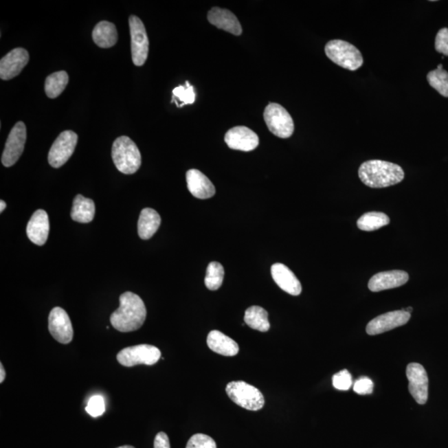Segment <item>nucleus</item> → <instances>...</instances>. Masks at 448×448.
<instances>
[{
	"label": "nucleus",
	"instance_id": "obj_1",
	"mask_svg": "<svg viewBox=\"0 0 448 448\" xmlns=\"http://www.w3.org/2000/svg\"><path fill=\"white\" fill-rule=\"evenodd\" d=\"M146 307L138 295L126 291L120 297V306L111 315L112 326L120 332L137 331L146 318Z\"/></svg>",
	"mask_w": 448,
	"mask_h": 448
},
{
	"label": "nucleus",
	"instance_id": "obj_2",
	"mask_svg": "<svg viewBox=\"0 0 448 448\" xmlns=\"http://www.w3.org/2000/svg\"><path fill=\"white\" fill-rule=\"evenodd\" d=\"M359 176L366 186L379 189L403 181L405 171L396 164L374 159L362 164L359 169Z\"/></svg>",
	"mask_w": 448,
	"mask_h": 448
},
{
	"label": "nucleus",
	"instance_id": "obj_3",
	"mask_svg": "<svg viewBox=\"0 0 448 448\" xmlns=\"http://www.w3.org/2000/svg\"><path fill=\"white\" fill-rule=\"evenodd\" d=\"M111 157L117 169L125 175L135 174L142 166L141 152L135 143L126 135L114 142Z\"/></svg>",
	"mask_w": 448,
	"mask_h": 448
},
{
	"label": "nucleus",
	"instance_id": "obj_4",
	"mask_svg": "<svg viewBox=\"0 0 448 448\" xmlns=\"http://www.w3.org/2000/svg\"><path fill=\"white\" fill-rule=\"evenodd\" d=\"M326 54L332 62L343 69L356 71L363 63V56L351 43L335 39L328 42L325 47Z\"/></svg>",
	"mask_w": 448,
	"mask_h": 448
},
{
	"label": "nucleus",
	"instance_id": "obj_5",
	"mask_svg": "<svg viewBox=\"0 0 448 448\" xmlns=\"http://www.w3.org/2000/svg\"><path fill=\"white\" fill-rule=\"evenodd\" d=\"M226 392L232 401L247 410L258 411L265 403L261 391L246 382H231L227 385Z\"/></svg>",
	"mask_w": 448,
	"mask_h": 448
},
{
	"label": "nucleus",
	"instance_id": "obj_6",
	"mask_svg": "<svg viewBox=\"0 0 448 448\" xmlns=\"http://www.w3.org/2000/svg\"><path fill=\"white\" fill-rule=\"evenodd\" d=\"M263 117L268 129L276 137L287 139L293 135V119L282 106L278 103H270L264 111Z\"/></svg>",
	"mask_w": 448,
	"mask_h": 448
},
{
	"label": "nucleus",
	"instance_id": "obj_7",
	"mask_svg": "<svg viewBox=\"0 0 448 448\" xmlns=\"http://www.w3.org/2000/svg\"><path fill=\"white\" fill-rule=\"evenodd\" d=\"M161 357L157 347L150 345H138L125 348L119 352L117 359L122 366L133 367L138 365L153 366Z\"/></svg>",
	"mask_w": 448,
	"mask_h": 448
},
{
	"label": "nucleus",
	"instance_id": "obj_8",
	"mask_svg": "<svg viewBox=\"0 0 448 448\" xmlns=\"http://www.w3.org/2000/svg\"><path fill=\"white\" fill-rule=\"evenodd\" d=\"M131 38V57L135 66L141 67L146 62L149 54V39L145 25L137 16L129 18Z\"/></svg>",
	"mask_w": 448,
	"mask_h": 448
},
{
	"label": "nucleus",
	"instance_id": "obj_9",
	"mask_svg": "<svg viewBox=\"0 0 448 448\" xmlns=\"http://www.w3.org/2000/svg\"><path fill=\"white\" fill-rule=\"evenodd\" d=\"M78 135L73 131L62 132L56 139L49 153V162L54 168L65 165L77 146Z\"/></svg>",
	"mask_w": 448,
	"mask_h": 448
},
{
	"label": "nucleus",
	"instance_id": "obj_10",
	"mask_svg": "<svg viewBox=\"0 0 448 448\" xmlns=\"http://www.w3.org/2000/svg\"><path fill=\"white\" fill-rule=\"evenodd\" d=\"M27 139L25 124L19 122L15 124L8 137L2 155V164L5 167L13 166L19 161L25 150Z\"/></svg>",
	"mask_w": 448,
	"mask_h": 448
},
{
	"label": "nucleus",
	"instance_id": "obj_11",
	"mask_svg": "<svg viewBox=\"0 0 448 448\" xmlns=\"http://www.w3.org/2000/svg\"><path fill=\"white\" fill-rule=\"evenodd\" d=\"M406 375L410 394L418 405H425L429 399V376L425 369L420 363H410L407 366Z\"/></svg>",
	"mask_w": 448,
	"mask_h": 448
},
{
	"label": "nucleus",
	"instance_id": "obj_12",
	"mask_svg": "<svg viewBox=\"0 0 448 448\" xmlns=\"http://www.w3.org/2000/svg\"><path fill=\"white\" fill-rule=\"evenodd\" d=\"M50 334L59 343H70L74 338V328L69 315L61 307H55L49 317Z\"/></svg>",
	"mask_w": 448,
	"mask_h": 448
},
{
	"label": "nucleus",
	"instance_id": "obj_13",
	"mask_svg": "<svg viewBox=\"0 0 448 448\" xmlns=\"http://www.w3.org/2000/svg\"><path fill=\"white\" fill-rule=\"evenodd\" d=\"M411 314L405 311H394L379 315L372 320L366 326L368 335H376L405 326L409 322Z\"/></svg>",
	"mask_w": 448,
	"mask_h": 448
},
{
	"label": "nucleus",
	"instance_id": "obj_14",
	"mask_svg": "<svg viewBox=\"0 0 448 448\" xmlns=\"http://www.w3.org/2000/svg\"><path fill=\"white\" fill-rule=\"evenodd\" d=\"M30 61V54L22 47L13 49L0 61V78L10 80L21 73Z\"/></svg>",
	"mask_w": 448,
	"mask_h": 448
},
{
	"label": "nucleus",
	"instance_id": "obj_15",
	"mask_svg": "<svg viewBox=\"0 0 448 448\" xmlns=\"http://www.w3.org/2000/svg\"><path fill=\"white\" fill-rule=\"evenodd\" d=\"M225 142L231 149L251 151L259 145L258 135L246 126L232 128L225 135Z\"/></svg>",
	"mask_w": 448,
	"mask_h": 448
},
{
	"label": "nucleus",
	"instance_id": "obj_16",
	"mask_svg": "<svg viewBox=\"0 0 448 448\" xmlns=\"http://www.w3.org/2000/svg\"><path fill=\"white\" fill-rule=\"evenodd\" d=\"M409 279L410 276L406 271L399 270L383 271L371 278L369 282V289L373 293L393 289L405 285Z\"/></svg>",
	"mask_w": 448,
	"mask_h": 448
},
{
	"label": "nucleus",
	"instance_id": "obj_17",
	"mask_svg": "<svg viewBox=\"0 0 448 448\" xmlns=\"http://www.w3.org/2000/svg\"><path fill=\"white\" fill-rule=\"evenodd\" d=\"M49 215L43 210L36 211L27 223V238L36 245L43 246L49 238Z\"/></svg>",
	"mask_w": 448,
	"mask_h": 448
},
{
	"label": "nucleus",
	"instance_id": "obj_18",
	"mask_svg": "<svg viewBox=\"0 0 448 448\" xmlns=\"http://www.w3.org/2000/svg\"><path fill=\"white\" fill-rule=\"evenodd\" d=\"M186 181L188 189L195 198L207 199L213 197L216 193L213 183L201 171L195 169L188 170Z\"/></svg>",
	"mask_w": 448,
	"mask_h": 448
},
{
	"label": "nucleus",
	"instance_id": "obj_19",
	"mask_svg": "<svg viewBox=\"0 0 448 448\" xmlns=\"http://www.w3.org/2000/svg\"><path fill=\"white\" fill-rule=\"evenodd\" d=\"M271 276L277 285L288 294L299 295L302 293V284L289 268L282 263H275L271 267Z\"/></svg>",
	"mask_w": 448,
	"mask_h": 448
},
{
	"label": "nucleus",
	"instance_id": "obj_20",
	"mask_svg": "<svg viewBox=\"0 0 448 448\" xmlns=\"http://www.w3.org/2000/svg\"><path fill=\"white\" fill-rule=\"evenodd\" d=\"M208 19L211 25L220 30L237 36L242 34V26L238 18L229 10L220 9L218 7L213 8L208 14Z\"/></svg>",
	"mask_w": 448,
	"mask_h": 448
},
{
	"label": "nucleus",
	"instance_id": "obj_21",
	"mask_svg": "<svg viewBox=\"0 0 448 448\" xmlns=\"http://www.w3.org/2000/svg\"><path fill=\"white\" fill-rule=\"evenodd\" d=\"M208 346L215 353L223 356H234L238 354L237 342L219 331H212L207 338Z\"/></svg>",
	"mask_w": 448,
	"mask_h": 448
},
{
	"label": "nucleus",
	"instance_id": "obj_22",
	"mask_svg": "<svg viewBox=\"0 0 448 448\" xmlns=\"http://www.w3.org/2000/svg\"><path fill=\"white\" fill-rule=\"evenodd\" d=\"M161 216L154 210L146 208L142 211L138 220V234L144 240L150 239L161 225Z\"/></svg>",
	"mask_w": 448,
	"mask_h": 448
},
{
	"label": "nucleus",
	"instance_id": "obj_23",
	"mask_svg": "<svg viewBox=\"0 0 448 448\" xmlns=\"http://www.w3.org/2000/svg\"><path fill=\"white\" fill-rule=\"evenodd\" d=\"M93 41L102 49H109L117 43L118 34L114 23L102 21L95 26L93 31Z\"/></svg>",
	"mask_w": 448,
	"mask_h": 448
},
{
	"label": "nucleus",
	"instance_id": "obj_24",
	"mask_svg": "<svg viewBox=\"0 0 448 448\" xmlns=\"http://www.w3.org/2000/svg\"><path fill=\"white\" fill-rule=\"evenodd\" d=\"M95 212L96 208L93 199L83 197L81 194L76 196L71 211V217L74 221L82 223H90L94 219Z\"/></svg>",
	"mask_w": 448,
	"mask_h": 448
},
{
	"label": "nucleus",
	"instance_id": "obj_25",
	"mask_svg": "<svg viewBox=\"0 0 448 448\" xmlns=\"http://www.w3.org/2000/svg\"><path fill=\"white\" fill-rule=\"evenodd\" d=\"M244 322L251 329L261 332H267L270 329V323L268 321V313L261 306H251L245 312Z\"/></svg>",
	"mask_w": 448,
	"mask_h": 448
},
{
	"label": "nucleus",
	"instance_id": "obj_26",
	"mask_svg": "<svg viewBox=\"0 0 448 448\" xmlns=\"http://www.w3.org/2000/svg\"><path fill=\"white\" fill-rule=\"evenodd\" d=\"M69 81V74L65 71H57L49 75L45 81V93L47 98L54 99L59 97L65 90Z\"/></svg>",
	"mask_w": 448,
	"mask_h": 448
},
{
	"label": "nucleus",
	"instance_id": "obj_27",
	"mask_svg": "<svg viewBox=\"0 0 448 448\" xmlns=\"http://www.w3.org/2000/svg\"><path fill=\"white\" fill-rule=\"evenodd\" d=\"M390 223V219L385 214L380 212H370L359 218L357 226L362 231L371 232L381 229Z\"/></svg>",
	"mask_w": 448,
	"mask_h": 448
},
{
	"label": "nucleus",
	"instance_id": "obj_28",
	"mask_svg": "<svg viewBox=\"0 0 448 448\" xmlns=\"http://www.w3.org/2000/svg\"><path fill=\"white\" fill-rule=\"evenodd\" d=\"M224 278L223 267L218 262H212L208 266L205 280L208 289L216 291L222 286Z\"/></svg>",
	"mask_w": 448,
	"mask_h": 448
},
{
	"label": "nucleus",
	"instance_id": "obj_29",
	"mask_svg": "<svg viewBox=\"0 0 448 448\" xmlns=\"http://www.w3.org/2000/svg\"><path fill=\"white\" fill-rule=\"evenodd\" d=\"M173 95L172 102H175L178 107L190 105V104L191 105L195 102L196 94L194 87L191 86L189 82H186L185 86L175 87Z\"/></svg>",
	"mask_w": 448,
	"mask_h": 448
},
{
	"label": "nucleus",
	"instance_id": "obj_30",
	"mask_svg": "<svg viewBox=\"0 0 448 448\" xmlns=\"http://www.w3.org/2000/svg\"><path fill=\"white\" fill-rule=\"evenodd\" d=\"M429 85L443 97L448 98V73L444 69L431 71L427 76Z\"/></svg>",
	"mask_w": 448,
	"mask_h": 448
},
{
	"label": "nucleus",
	"instance_id": "obj_31",
	"mask_svg": "<svg viewBox=\"0 0 448 448\" xmlns=\"http://www.w3.org/2000/svg\"><path fill=\"white\" fill-rule=\"evenodd\" d=\"M186 448H217V445L210 436L198 434L190 438Z\"/></svg>",
	"mask_w": 448,
	"mask_h": 448
},
{
	"label": "nucleus",
	"instance_id": "obj_32",
	"mask_svg": "<svg viewBox=\"0 0 448 448\" xmlns=\"http://www.w3.org/2000/svg\"><path fill=\"white\" fill-rule=\"evenodd\" d=\"M332 383L336 390L341 391L349 390L352 385V377L350 372L347 370L339 371L332 378Z\"/></svg>",
	"mask_w": 448,
	"mask_h": 448
},
{
	"label": "nucleus",
	"instance_id": "obj_33",
	"mask_svg": "<svg viewBox=\"0 0 448 448\" xmlns=\"http://www.w3.org/2000/svg\"><path fill=\"white\" fill-rule=\"evenodd\" d=\"M86 411L93 418L102 415L105 412V402L102 396L96 395L91 397L88 401Z\"/></svg>",
	"mask_w": 448,
	"mask_h": 448
},
{
	"label": "nucleus",
	"instance_id": "obj_34",
	"mask_svg": "<svg viewBox=\"0 0 448 448\" xmlns=\"http://www.w3.org/2000/svg\"><path fill=\"white\" fill-rule=\"evenodd\" d=\"M435 49L444 56H448V29L440 30L435 39Z\"/></svg>",
	"mask_w": 448,
	"mask_h": 448
},
{
	"label": "nucleus",
	"instance_id": "obj_35",
	"mask_svg": "<svg viewBox=\"0 0 448 448\" xmlns=\"http://www.w3.org/2000/svg\"><path fill=\"white\" fill-rule=\"evenodd\" d=\"M374 383L367 377H361L355 383L353 390L356 394L361 395L370 394L373 393Z\"/></svg>",
	"mask_w": 448,
	"mask_h": 448
},
{
	"label": "nucleus",
	"instance_id": "obj_36",
	"mask_svg": "<svg viewBox=\"0 0 448 448\" xmlns=\"http://www.w3.org/2000/svg\"><path fill=\"white\" fill-rule=\"evenodd\" d=\"M154 448H170V440L164 432H161L155 438Z\"/></svg>",
	"mask_w": 448,
	"mask_h": 448
},
{
	"label": "nucleus",
	"instance_id": "obj_37",
	"mask_svg": "<svg viewBox=\"0 0 448 448\" xmlns=\"http://www.w3.org/2000/svg\"><path fill=\"white\" fill-rule=\"evenodd\" d=\"M5 370L3 369L2 363H0V383H3L5 379Z\"/></svg>",
	"mask_w": 448,
	"mask_h": 448
},
{
	"label": "nucleus",
	"instance_id": "obj_38",
	"mask_svg": "<svg viewBox=\"0 0 448 448\" xmlns=\"http://www.w3.org/2000/svg\"><path fill=\"white\" fill-rule=\"evenodd\" d=\"M0 206H1V207H0V212H1V213H3V210H5L6 203L5 201H3V200H1V201H0Z\"/></svg>",
	"mask_w": 448,
	"mask_h": 448
},
{
	"label": "nucleus",
	"instance_id": "obj_39",
	"mask_svg": "<svg viewBox=\"0 0 448 448\" xmlns=\"http://www.w3.org/2000/svg\"><path fill=\"white\" fill-rule=\"evenodd\" d=\"M403 311H405L407 312V313L410 314L411 312L413 311V308L407 307V308H406V309H403Z\"/></svg>",
	"mask_w": 448,
	"mask_h": 448
},
{
	"label": "nucleus",
	"instance_id": "obj_40",
	"mask_svg": "<svg viewBox=\"0 0 448 448\" xmlns=\"http://www.w3.org/2000/svg\"><path fill=\"white\" fill-rule=\"evenodd\" d=\"M117 448H135V447L129 445H126V446L119 447Z\"/></svg>",
	"mask_w": 448,
	"mask_h": 448
},
{
	"label": "nucleus",
	"instance_id": "obj_41",
	"mask_svg": "<svg viewBox=\"0 0 448 448\" xmlns=\"http://www.w3.org/2000/svg\"><path fill=\"white\" fill-rule=\"evenodd\" d=\"M439 69V70L443 69V65H442V64H439V65L438 66V69Z\"/></svg>",
	"mask_w": 448,
	"mask_h": 448
}]
</instances>
